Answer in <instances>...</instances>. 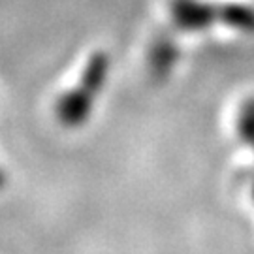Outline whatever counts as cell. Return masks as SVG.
Masks as SVG:
<instances>
[{"label":"cell","instance_id":"obj_4","mask_svg":"<svg viewBox=\"0 0 254 254\" xmlns=\"http://www.w3.org/2000/svg\"><path fill=\"white\" fill-rule=\"evenodd\" d=\"M217 15L218 23L245 34H254V8H251L249 4H217Z\"/></svg>","mask_w":254,"mask_h":254},{"label":"cell","instance_id":"obj_7","mask_svg":"<svg viewBox=\"0 0 254 254\" xmlns=\"http://www.w3.org/2000/svg\"><path fill=\"white\" fill-rule=\"evenodd\" d=\"M4 183H6V179H4V173H2V170H0V189L4 187Z\"/></svg>","mask_w":254,"mask_h":254},{"label":"cell","instance_id":"obj_2","mask_svg":"<svg viewBox=\"0 0 254 254\" xmlns=\"http://www.w3.org/2000/svg\"><path fill=\"white\" fill-rule=\"evenodd\" d=\"M96 96H92L89 91H85L81 85H75L73 89L63 92L55 104V115L59 123L66 128L83 127L92 113Z\"/></svg>","mask_w":254,"mask_h":254},{"label":"cell","instance_id":"obj_1","mask_svg":"<svg viewBox=\"0 0 254 254\" xmlns=\"http://www.w3.org/2000/svg\"><path fill=\"white\" fill-rule=\"evenodd\" d=\"M172 19L185 32H200L207 30L218 23L217 6L203 0H173Z\"/></svg>","mask_w":254,"mask_h":254},{"label":"cell","instance_id":"obj_3","mask_svg":"<svg viewBox=\"0 0 254 254\" xmlns=\"http://www.w3.org/2000/svg\"><path fill=\"white\" fill-rule=\"evenodd\" d=\"M109 70H111V59L104 51H96L89 57L81 72V79L77 85H81L85 91H89L92 96H98L108 81Z\"/></svg>","mask_w":254,"mask_h":254},{"label":"cell","instance_id":"obj_6","mask_svg":"<svg viewBox=\"0 0 254 254\" xmlns=\"http://www.w3.org/2000/svg\"><path fill=\"white\" fill-rule=\"evenodd\" d=\"M177 59V51H175V46L172 42H160L156 44L153 49V55H151V63H153V68L158 73L168 72L173 66Z\"/></svg>","mask_w":254,"mask_h":254},{"label":"cell","instance_id":"obj_5","mask_svg":"<svg viewBox=\"0 0 254 254\" xmlns=\"http://www.w3.org/2000/svg\"><path fill=\"white\" fill-rule=\"evenodd\" d=\"M237 136L239 139L254 149V98L243 102L237 115Z\"/></svg>","mask_w":254,"mask_h":254}]
</instances>
